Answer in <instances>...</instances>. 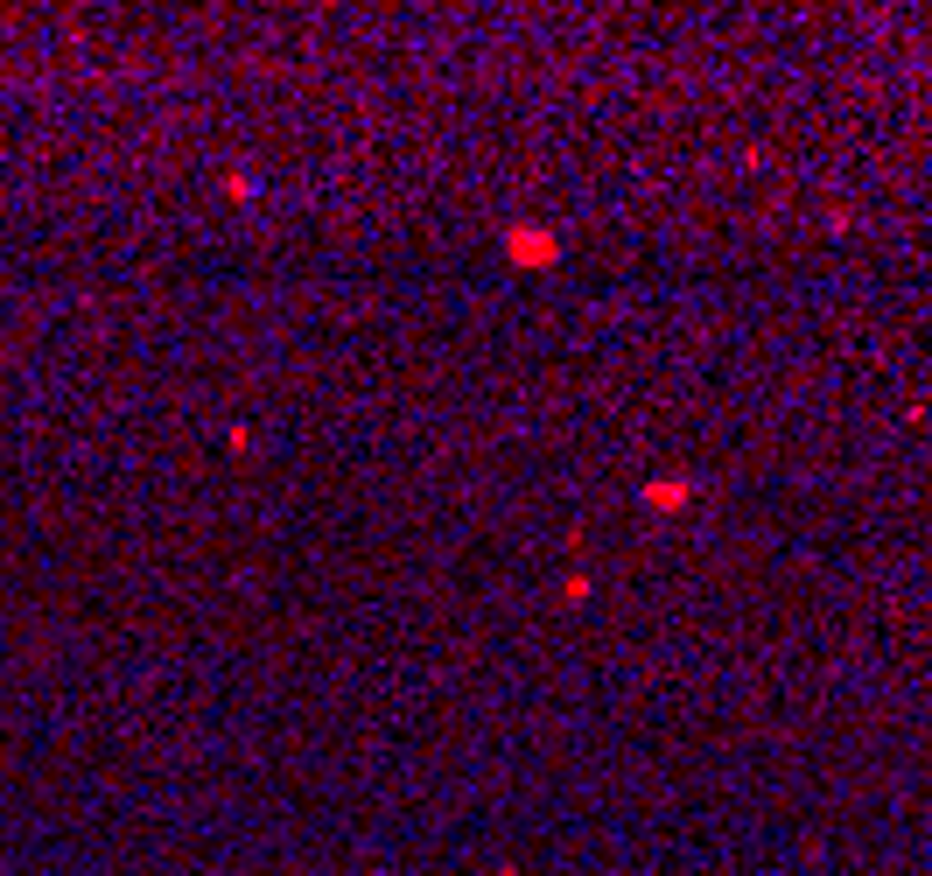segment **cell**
Returning a JSON list of instances; mask_svg holds the SVG:
<instances>
[{
  "label": "cell",
  "mask_w": 932,
  "mask_h": 876,
  "mask_svg": "<svg viewBox=\"0 0 932 876\" xmlns=\"http://www.w3.org/2000/svg\"><path fill=\"white\" fill-rule=\"evenodd\" d=\"M505 245H512V260H519V266H547V260H555V239H547V232H526V225H519Z\"/></svg>",
  "instance_id": "6da1fadb"
},
{
  "label": "cell",
  "mask_w": 932,
  "mask_h": 876,
  "mask_svg": "<svg viewBox=\"0 0 932 876\" xmlns=\"http://www.w3.org/2000/svg\"><path fill=\"white\" fill-rule=\"evenodd\" d=\"M645 499H653L659 512H673V505H688V484H653V491H645Z\"/></svg>",
  "instance_id": "7a4b0ae2"
}]
</instances>
